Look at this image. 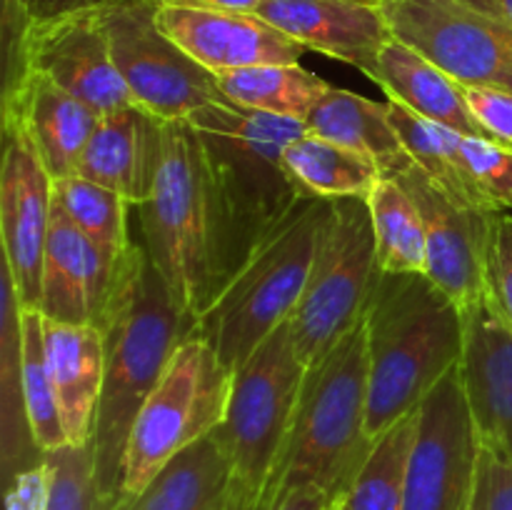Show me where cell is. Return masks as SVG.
<instances>
[{"mask_svg": "<svg viewBox=\"0 0 512 510\" xmlns=\"http://www.w3.org/2000/svg\"><path fill=\"white\" fill-rule=\"evenodd\" d=\"M463 93L485 138L512 148V90L473 85V88H463Z\"/></svg>", "mask_w": 512, "mask_h": 510, "instance_id": "8d00e7d4", "label": "cell"}, {"mask_svg": "<svg viewBox=\"0 0 512 510\" xmlns=\"http://www.w3.org/2000/svg\"><path fill=\"white\" fill-rule=\"evenodd\" d=\"M3 118L18 120L53 180L75 175L100 115L38 70L3 75Z\"/></svg>", "mask_w": 512, "mask_h": 510, "instance_id": "d6986e66", "label": "cell"}, {"mask_svg": "<svg viewBox=\"0 0 512 510\" xmlns=\"http://www.w3.org/2000/svg\"><path fill=\"white\" fill-rule=\"evenodd\" d=\"M55 180L18 120L3 118L0 235L3 265L23 308H38Z\"/></svg>", "mask_w": 512, "mask_h": 510, "instance_id": "4fadbf2b", "label": "cell"}, {"mask_svg": "<svg viewBox=\"0 0 512 510\" xmlns=\"http://www.w3.org/2000/svg\"><path fill=\"white\" fill-rule=\"evenodd\" d=\"M20 385H23L25 418L35 448L40 450V455L65 448L68 438L60 423L48 350H45L43 313L38 308L20 310Z\"/></svg>", "mask_w": 512, "mask_h": 510, "instance_id": "f546056e", "label": "cell"}, {"mask_svg": "<svg viewBox=\"0 0 512 510\" xmlns=\"http://www.w3.org/2000/svg\"><path fill=\"white\" fill-rule=\"evenodd\" d=\"M370 220H373L375 250L383 273H425L428 240L425 223L413 195L393 175H383L370 190Z\"/></svg>", "mask_w": 512, "mask_h": 510, "instance_id": "83f0119b", "label": "cell"}, {"mask_svg": "<svg viewBox=\"0 0 512 510\" xmlns=\"http://www.w3.org/2000/svg\"><path fill=\"white\" fill-rule=\"evenodd\" d=\"M485 295L512 330V215L508 210L495 213L490 223Z\"/></svg>", "mask_w": 512, "mask_h": 510, "instance_id": "e575fe53", "label": "cell"}, {"mask_svg": "<svg viewBox=\"0 0 512 510\" xmlns=\"http://www.w3.org/2000/svg\"><path fill=\"white\" fill-rule=\"evenodd\" d=\"M388 108L390 123H393L405 153H408V158L420 170H425L435 183L443 185L455 198L465 200L470 205H478V208L500 213L490 203L488 195L483 193L475 175L470 173V165L465 160L463 150L465 135L455 133V130L445 128V125L433 123V120L420 118V115L410 113V110L393 103V100H388Z\"/></svg>", "mask_w": 512, "mask_h": 510, "instance_id": "d4e9b609", "label": "cell"}, {"mask_svg": "<svg viewBox=\"0 0 512 510\" xmlns=\"http://www.w3.org/2000/svg\"><path fill=\"white\" fill-rule=\"evenodd\" d=\"M465 395L480 440L512 460V330L488 295L463 308Z\"/></svg>", "mask_w": 512, "mask_h": 510, "instance_id": "ac0fdd59", "label": "cell"}, {"mask_svg": "<svg viewBox=\"0 0 512 510\" xmlns=\"http://www.w3.org/2000/svg\"><path fill=\"white\" fill-rule=\"evenodd\" d=\"M405 185L418 205L428 240L425 275L455 303L470 305L485 293V265L493 210L450 195L413 160L390 173Z\"/></svg>", "mask_w": 512, "mask_h": 510, "instance_id": "5bb4252c", "label": "cell"}, {"mask_svg": "<svg viewBox=\"0 0 512 510\" xmlns=\"http://www.w3.org/2000/svg\"><path fill=\"white\" fill-rule=\"evenodd\" d=\"M3 75L38 70L98 115L133 105L95 10L43 23L0 18Z\"/></svg>", "mask_w": 512, "mask_h": 510, "instance_id": "8fae6325", "label": "cell"}, {"mask_svg": "<svg viewBox=\"0 0 512 510\" xmlns=\"http://www.w3.org/2000/svg\"><path fill=\"white\" fill-rule=\"evenodd\" d=\"M328 210L330 200L303 195L195 318V335L215 350L228 370L235 373L258 345L293 318L313 270Z\"/></svg>", "mask_w": 512, "mask_h": 510, "instance_id": "277c9868", "label": "cell"}, {"mask_svg": "<svg viewBox=\"0 0 512 510\" xmlns=\"http://www.w3.org/2000/svg\"><path fill=\"white\" fill-rule=\"evenodd\" d=\"M110 510H233V470L218 433L175 455L143 493Z\"/></svg>", "mask_w": 512, "mask_h": 510, "instance_id": "603a6c76", "label": "cell"}, {"mask_svg": "<svg viewBox=\"0 0 512 510\" xmlns=\"http://www.w3.org/2000/svg\"><path fill=\"white\" fill-rule=\"evenodd\" d=\"M285 168L300 193L320 200L368 198L383 178L373 160L313 133L300 135L288 145Z\"/></svg>", "mask_w": 512, "mask_h": 510, "instance_id": "484cf974", "label": "cell"}, {"mask_svg": "<svg viewBox=\"0 0 512 510\" xmlns=\"http://www.w3.org/2000/svg\"><path fill=\"white\" fill-rule=\"evenodd\" d=\"M158 25L195 63L213 75L253 65L300 63L303 45L255 13L158 0Z\"/></svg>", "mask_w": 512, "mask_h": 510, "instance_id": "9a60e30c", "label": "cell"}, {"mask_svg": "<svg viewBox=\"0 0 512 510\" xmlns=\"http://www.w3.org/2000/svg\"><path fill=\"white\" fill-rule=\"evenodd\" d=\"M160 123L163 120L135 103L100 115L75 175L113 190L130 205H140L153 185Z\"/></svg>", "mask_w": 512, "mask_h": 510, "instance_id": "ffe728a7", "label": "cell"}, {"mask_svg": "<svg viewBox=\"0 0 512 510\" xmlns=\"http://www.w3.org/2000/svg\"><path fill=\"white\" fill-rule=\"evenodd\" d=\"M255 15L305 50L343 60L368 78L393 38L378 0H265Z\"/></svg>", "mask_w": 512, "mask_h": 510, "instance_id": "e0dca14e", "label": "cell"}, {"mask_svg": "<svg viewBox=\"0 0 512 510\" xmlns=\"http://www.w3.org/2000/svg\"><path fill=\"white\" fill-rule=\"evenodd\" d=\"M390 35L463 88L512 90V28L468 0H378Z\"/></svg>", "mask_w": 512, "mask_h": 510, "instance_id": "30bf717a", "label": "cell"}, {"mask_svg": "<svg viewBox=\"0 0 512 510\" xmlns=\"http://www.w3.org/2000/svg\"><path fill=\"white\" fill-rule=\"evenodd\" d=\"M53 468L48 510H93L95 505V468L93 445L65 448L48 453Z\"/></svg>", "mask_w": 512, "mask_h": 510, "instance_id": "d6a6232c", "label": "cell"}, {"mask_svg": "<svg viewBox=\"0 0 512 510\" xmlns=\"http://www.w3.org/2000/svg\"><path fill=\"white\" fill-rule=\"evenodd\" d=\"M468 510H512V460L483 440Z\"/></svg>", "mask_w": 512, "mask_h": 510, "instance_id": "d590c367", "label": "cell"}, {"mask_svg": "<svg viewBox=\"0 0 512 510\" xmlns=\"http://www.w3.org/2000/svg\"><path fill=\"white\" fill-rule=\"evenodd\" d=\"M98 328L105 340V373L90 443L95 468L93 510H110L120 495V468L135 415L175 350L195 330V318L178 303L135 233L118 265V278Z\"/></svg>", "mask_w": 512, "mask_h": 510, "instance_id": "6da1fadb", "label": "cell"}, {"mask_svg": "<svg viewBox=\"0 0 512 510\" xmlns=\"http://www.w3.org/2000/svg\"><path fill=\"white\" fill-rule=\"evenodd\" d=\"M178 3L203 5V8L230 10V13H258L265 0H178Z\"/></svg>", "mask_w": 512, "mask_h": 510, "instance_id": "60d3db41", "label": "cell"}, {"mask_svg": "<svg viewBox=\"0 0 512 510\" xmlns=\"http://www.w3.org/2000/svg\"><path fill=\"white\" fill-rule=\"evenodd\" d=\"M308 133L338 143L343 148L365 155L390 175L408 163L403 143L390 123L388 100H370L353 90L330 88L305 118Z\"/></svg>", "mask_w": 512, "mask_h": 510, "instance_id": "cb8c5ba5", "label": "cell"}, {"mask_svg": "<svg viewBox=\"0 0 512 510\" xmlns=\"http://www.w3.org/2000/svg\"><path fill=\"white\" fill-rule=\"evenodd\" d=\"M218 85L233 105L255 113L303 120L333 85L300 63L253 65L218 75Z\"/></svg>", "mask_w": 512, "mask_h": 510, "instance_id": "4316f807", "label": "cell"}, {"mask_svg": "<svg viewBox=\"0 0 512 510\" xmlns=\"http://www.w3.org/2000/svg\"><path fill=\"white\" fill-rule=\"evenodd\" d=\"M368 335L365 433L378 440L463 360L465 313L425 273H383L363 310Z\"/></svg>", "mask_w": 512, "mask_h": 510, "instance_id": "3957f363", "label": "cell"}, {"mask_svg": "<svg viewBox=\"0 0 512 510\" xmlns=\"http://www.w3.org/2000/svg\"><path fill=\"white\" fill-rule=\"evenodd\" d=\"M110 55L135 105L158 120H183L213 103H230L218 75L195 63L158 25V0H113L95 10Z\"/></svg>", "mask_w": 512, "mask_h": 510, "instance_id": "9c48e42d", "label": "cell"}, {"mask_svg": "<svg viewBox=\"0 0 512 510\" xmlns=\"http://www.w3.org/2000/svg\"><path fill=\"white\" fill-rule=\"evenodd\" d=\"M415 425L418 408L373 440L358 473L340 498L343 510H403Z\"/></svg>", "mask_w": 512, "mask_h": 510, "instance_id": "f1b7e54d", "label": "cell"}, {"mask_svg": "<svg viewBox=\"0 0 512 510\" xmlns=\"http://www.w3.org/2000/svg\"><path fill=\"white\" fill-rule=\"evenodd\" d=\"M378 275L368 200H330L308 285L290 318L295 348L308 368L360 323Z\"/></svg>", "mask_w": 512, "mask_h": 510, "instance_id": "ba28073f", "label": "cell"}, {"mask_svg": "<svg viewBox=\"0 0 512 510\" xmlns=\"http://www.w3.org/2000/svg\"><path fill=\"white\" fill-rule=\"evenodd\" d=\"M208 150L233 248V273L258 240L303 198L285 150L308 133L303 120L213 103L188 118Z\"/></svg>", "mask_w": 512, "mask_h": 510, "instance_id": "5b68a950", "label": "cell"}, {"mask_svg": "<svg viewBox=\"0 0 512 510\" xmlns=\"http://www.w3.org/2000/svg\"><path fill=\"white\" fill-rule=\"evenodd\" d=\"M118 265L80 233L53 200L38 310L43 318L68 325H100Z\"/></svg>", "mask_w": 512, "mask_h": 510, "instance_id": "2e32d148", "label": "cell"}, {"mask_svg": "<svg viewBox=\"0 0 512 510\" xmlns=\"http://www.w3.org/2000/svg\"><path fill=\"white\" fill-rule=\"evenodd\" d=\"M50 378L60 423L73 448L93 443L105 373V340L98 325H68L43 318Z\"/></svg>", "mask_w": 512, "mask_h": 510, "instance_id": "44dd1931", "label": "cell"}, {"mask_svg": "<svg viewBox=\"0 0 512 510\" xmlns=\"http://www.w3.org/2000/svg\"><path fill=\"white\" fill-rule=\"evenodd\" d=\"M368 415V335L355 325L333 350L305 373L298 413L290 430L280 473V493L318 488L340 500L358 473L373 440L365 433Z\"/></svg>", "mask_w": 512, "mask_h": 510, "instance_id": "8992f818", "label": "cell"}, {"mask_svg": "<svg viewBox=\"0 0 512 510\" xmlns=\"http://www.w3.org/2000/svg\"><path fill=\"white\" fill-rule=\"evenodd\" d=\"M130 225L178 303L198 318L233 275V248L208 150L188 120L160 123L148 198Z\"/></svg>", "mask_w": 512, "mask_h": 510, "instance_id": "7a4b0ae2", "label": "cell"}, {"mask_svg": "<svg viewBox=\"0 0 512 510\" xmlns=\"http://www.w3.org/2000/svg\"><path fill=\"white\" fill-rule=\"evenodd\" d=\"M475 8L485 10V13L495 15L498 20L508 23L512 28V0H468Z\"/></svg>", "mask_w": 512, "mask_h": 510, "instance_id": "b9f144b4", "label": "cell"}, {"mask_svg": "<svg viewBox=\"0 0 512 510\" xmlns=\"http://www.w3.org/2000/svg\"><path fill=\"white\" fill-rule=\"evenodd\" d=\"M325 510H343V505H340V500H333V503H328V508Z\"/></svg>", "mask_w": 512, "mask_h": 510, "instance_id": "7bdbcfd3", "label": "cell"}, {"mask_svg": "<svg viewBox=\"0 0 512 510\" xmlns=\"http://www.w3.org/2000/svg\"><path fill=\"white\" fill-rule=\"evenodd\" d=\"M230 388L233 370L193 330L135 415L120 468L118 500L143 493L175 455L215 433L228 413Z\"/></svg>", "mask_w": 512, "mask_h": 510, "instance_id": "52a82bcc", "label": "cell"}, {"mask_svg": "<svg viewBox=\"0 0 512 510\" xmlns=\"http://www.w3.org/2000/svg\"><path fill=\"white\" fill-rule=\"evenodd\" d=\"M50 483H53V468L43 455V460L10 478L5 510H48Z\"/></svg>", "mask_w": 512, "mask_h": 510, "instance_id": "74e56055", "label": "cell"}, {"mask_svg": "<svg viewBox=\"0 0 512 510\" xmlns=\"http://www.w3.org/2000/svg\"><path fill=\"white\" fill-rule=\"evenodd\" d=\"M370 80L385 90L388 100L410 113L445 125L465 138H485L465 103L463 85L398 38H390L380 50Z\"/></svg>", "mask_w": 512, "mask_h": 510, "instance_id": "7402d4cb", "label": "cell"}, {"mask_svg": "<svg viewBox=\"0 0 512 510\" xmlns=\"http://www.w3.org/2000/svg\"><path fill=\"white\" fill-rule=\"evenodd\" d=\"M55 205L83 235H88L113 263H120L133 243L130 213L133 205L113 190L80 175L55 180Z\"/></svg>", "mask_w": 512, "mask_h": 510, "instance_id": "4dcf8cb0", "label": "cell"}, {"mask_svg": "<svg viewBox=\"0 0 512 510\" xmlns=\"http://www.w3.org/2000/svg\"><path fill=\"white\" fill-rule=\"evenodd\" d=\"M108 3L113 0H3V10H18L28 23H43V20L63 18V15L98 10Z\"/></svg>", "mask_w": 512, "mask_h": 510, "instance_id": "f35d334b", "label": "cell"}, {"mask_svg": "<svg viewBox=\"0 0 512 510\" xmlns=\"http://www.w3.org/2000/svg\"><path fill=\"white\" fill-rule=\"evenodd\" d=\"M465 160L498 210H512V148L490 138H463Z\"/></svg>", "mask_w": 512, "mask_h": 510, "instance_id": "836d02e7", "label": "cell"}, {"mask_svg": "<svg viewBox=\"0 0 512 510\" xmlns=\"http://www.w3.org/2000/svg\"><path fill=\"white\" fill-rule=\"evenodd\" d=\"M480 458L460 365L418 405L403 510H468Z\"/></svg>", "mask_w": 512, "mask_h": 510, "instance_id": "7c38bea8", "label": "cell"}, {"mask_svg": "<svg viewBox=\"0 0 512 510\" xmlns=\"http://www.w3.org/2000/svg\"><path fill=\"white\" fill-rule=\"evenodd\" d=\"M20 305L18 293L13 288V280L3 268V330H0V395H3V455L8 473L18 460L20 470L30 468L25 465V453H40L30 438L28 418H25L23 385H20Z\"/></svg>", "mask_w": 512, "mask_h": 510, "instance_id": "1f68e13d", "label": "cell"}, {"mask_svg": "<svg viewBox=\"0 0 512 510\" xmlns=\"http://www.w3.org/2000/svg\"><path fill=\"white\" fill-rule=\"evenodd\" d=\"M328 503L333 500L318 488H310V485H303V488H288L278 495L273 510H325Z\"/></svg>", "mask_w": 512, "mask_h": 510, "instance_id": "ab89813d", "label": "cell"}]
</instances>
